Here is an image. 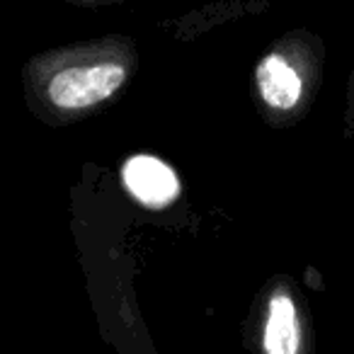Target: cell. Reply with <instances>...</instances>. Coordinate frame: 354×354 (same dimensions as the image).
I'll use <instances>...</instances> for the list:
<instances>
[{
  "label": "cell",
  "instance_id": "cell-1",
  "mask_svg": "<svg viewBox=\"0 0 354 354\" xmlns=\"http://www.w3.org/2000/svg\"><path fill=\"white\" fill-rule=\"evenodd\" d=\"M127 80V66L114 59H93L56 71L46 85L54 107L64 112H80L112 97Z\"/></svg>",
  "mask_w": 354,
  "mask_h": 354
},
{
  "label": "cell",
  "instance_id": "cell-2",
  "mask_svg": "<svg viewBox=\"0 0 354 354\" xmlns=\"http://www.w3.org/2000/svg\"><path fill=\"white\" fill-rule=\"evenodd\" d=\"M122 183L136 202L148 209H162L180 194V180L156 156H131L122 167Z\"/></svg>",
  "mask_w": 354,
  "mask_h": 354
},
{
  "label": "cell",
  "instance_id": "cell-3",
  "mask_svg": "<svg viewBox=\"0 0 354 354\" xmlns=\"http://www.w3.org/2000/svg\"><path fill=\"white\" fill-rule=\"evenodd\" d=\"M265 354H299L301 325L294 296L286 291H274L267 301L265 330H262Z\"/></svg>",
  "mask_w": 354,
  "mask_h": 354
},
{
  "label": "cell",
  "instance_id": "cell-4",
  "mask_svg": "<svg viewBox=\"0 0 354 354\" xmlns=\"http://www.w3.org/2000/svg\"><path fill=\"white\" fill-rule=\"evenodd\" d=\"M255 80L262 100L277 112H286L301 100V90H304L301 75L279 54H270L260 61Z\"/></svg>",
  "mask_w": 354,
  "mask_h": 354
}]
</instances>
